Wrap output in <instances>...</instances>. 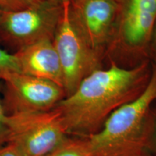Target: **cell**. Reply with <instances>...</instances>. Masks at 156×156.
Wrapping results in <instances>:
<instances>
[{
    "label": "cell",
    "mask_w": 156,
    "mask_h": 156,
    "mask_svg": "<svg viewBox=\"0 0 156 156\" xmlns=\"http://www.w3.org/2000/svg\"><path fill=\"white\" fill-rule=\"evenodd\" d=\"M3 10L4 9L2 8L1 7H0V21H1V19H2V13H3Z\"/></svg>",
    "instance_id": "obj_18"
},
{
    "label": "cell",
    "mask_w": 156,
    "mask_h": 156,
    "mask_svg": "<svg viewBox=\"0 0 156 156\" xmlns=\"http://www.w3.org/2000/svg\"><path fill=\"white\" fill-rule=\"evenodd\" d=\"M5 71L18 72L16 58L14 54H10L0 46V73Z\"/></svg>",
    "instance_id": "obj_11"
},
{
    "label": "cell",
    "mask_w": 156,
    "mask_h": 156,
    "mask_svg": "<svg viewBox=\"0 0 156 156\" xmlns=\"http://www.w3.org/2000/svg\"><path fill=\"white\" fill-rule=\"evenodd\" d=\"M140 156H147V155H145V153H144V154H142V155H140Z\"/></svg>",
    "instance_id": "obj_19"
},
{
    "label": "cell",
    "mask_w": 156,
    "mask_h": 156,
    "mask_svg": "<svg viewBox=\"0 0 156 156\" xmlns=\"http://www.w3.org/2000/svg\"><path fill=\"white\" fill-rule=\"evenodd\" d=\"M5 85L2 103L7 115L48 112L66 97L57 84L15 71L0 73Z\"/></svg>",
    "instance_id": "obj_6"
},
{
    "label": "cell",
    "mask_w": 156,
    "mask_h": 156,
    "mask_svg": "<svg viewBox=\"0 0 156 156\" xmlns=\"http://www.w3.org/2000/svg\"><path fill=\"white\" fill-rule=\"evenodd\" d=\"M2 82L0 80V147L5 145L8 140V129L6 124V114L4 108L2 98L1 96L2 90Z\"/></svg>",
    "instance_id": "obj_13"
},
{
    "label": "cell",
    "mask_w": 156,
    "mask_h": 156,
    "mask_svg": "<svg viewBox=\"0 0 156 156\" xmlns=\"http://www.w3.org/2000/svg\"><path fill=\"white\" fill-rule=\"evenodd\" d=\"M149 49L151 53L152 57L153 58L154 61H155V66H156V22L153 30V34H152L151 41V43H150Z\"/></svg>",
    "instance_id": "obj_16"
},
{
    "label": "cell",
    "mask_w": 156,
    "mask_h": 156,
    "mask_svg": "<svg viewBox=\"0 0 156 156\" xmlns=\"http://www.w3.org/2000/svg\"><path fill=\"white\" fill-rule=\"evenodd\" d=\"M63 5L47 0L18 10H3L0 36L17 48L44 40H53Z\"/></svg>",
    "instance_id": "obj_5"
},
{
    "label": "cell",
    "mask_w": 156,
    "mask_h": 156,
    "mask_svg": "<svg viewBox=\"0 0 156 156\" xmlns=\"http://www.w3.org/2000/svg\"><path fill=\"white\" fill-rule=\"evenodd\" d=\"M156 101V66L146 88L115 110L97 132L85 136L91 156H140L147 149Z\"/></svg>",
    "instance_id": "obj_2"
},
{
    "label": "cell",
    "mask_w": 156,
    "mask_h": 156,
    "mask_svg": "<svg viewBox=\"0 0 156 156\" xmlns=\"http://www.w3.org/2000/svg\"><path fill=\"white\" fill-rule=\"evenodd\" d=\"M114 38L122 51L140 56L149 49L156 22V0H119Z\"/></svg>",
    "instance_id": "obj_8"
},
{
    "label": "cell",
    "mask_w": 156,
    "mask_h": 156,
    "mask_svg": "<svg viewBox=\"0 0 156 156\" xmlns=\"http://www.w3.org/2000/svg\"><path fill=\"white\" fill-rule=\"evenodd\" d=\"M147 149L156 153V114H154L153 123L148 137Z\"/></svg>",
    "instance_id": "obj_14"
},
{
    "label": "cell",
    "mask_w": 156,
    "mask_h": 156,
    "mask_svg": "<svg viewBox=\"0 0 156 156\" xmlns=\"http://www.w3.org/2000/svg\"><path fill=\"white\" fill-rule=\"evenodd\" d=\"M0 156H20L12 146L8 144L0 147Z\"/></svg>",
    "instance_id": "obj_15"
},
{
    "label": "cell",
    "mask_w": 156,
    "mask_h": 156,
    "mask_svg": "<svg viewBox=\"0 0 156 156\" xmlns=\"http://www.w3.org/2000/svg\"><path fill=\"white\" fill-rule=\"evenodd\" d=\"M53 44L59 58L66 97L75 91L87 76L99 69L101 56L94 51L82 34L69 9V1L63 4L62 13Z\"/></svg>",
    "instance_id": "obj_3"
},
{
    "label": "cell",
    "mask_w": 156,
    "mask_h": 156,
    "mask_svg": "<svg viewBox=\"0 0 156 156\" xmlns=\"http://www.w3.org/2000/svg\"><path fill=\"white\" fill-rule=\"evenodd\" d=\"M6 124L7 144L20 156H46L69 136L54 108L7 115Z\"/></svg>",
    "instance_id": "obj_4"
},
{
    "label": "cell",
    "mask_w": 156,
    "mask_h": 156,
    "mask_svg": "<svg viewBox=\"0 0 156 156\" xmlns=\"http://www.w3.org/2000/svg\"><path fill=\"white\" fill-rule=\"evenodd\" d=\"M14 55L19 73L53 82L63 88L62 70L53 40L34 43L17 50Z\"/></svg>",
    "instance_id": "obj_9"
},
{
    "label": "cell",
    "mask_w": 156,
    "mask_h": 156,
    "mask_svg": "<svg viewBox=\"0 0 156 156\" xmlns=\"http://www.w3.org/2000/svg\"><path fill=\"white\" fill-rule=\"evenodd\" d=\"M47 1H49L51 2H53L55 4H58V5H63L64 3L69 2L70 0H47Z\"/></svg>",
    "instance_id": "obj_17"
},
{
    "label": "cell",
    "mask_w": 156,
    "mask_h": 156,
    "mask_svg": "<svg viewBox=\"0 0 156 156\" xmlns=\"http://www.w3.org/2000/svg\"><path fill=\"white\" fill-rule=\"evenodd\" d=\"M41 0H0V7L4 10H18L36 4Z\"/></svg>",
    "instance_id": "obj_12"
},
{
    "label": "cell",
    "mask_w": 156,
    "mask_h": 156,
    "mask_svg": "<svg viewBox=\"0 0 156 156\" xmlns=\"http://www.w3.org/2000/svg\"><path fill=\"white\" fill-rule=\"evenodd\" d=\"M152 71L148 60L129 69L112 61L106 69L90 74L54 108L68 135L87 136L97 132L115 110L143 92Z\"/></svg>",
    "instance_id": "obj_1"
},
{
    "label": "cell",
    "mask_w": 156,
    "mask_h": 156,
    "mask_svg": "<svg viewBox=\"0 0 156 156\" xmlns=\"http://www.w3.org/2000/svg\"><path fill=\"white\" fill-rule=\"evenodd\" d=\"M46 156H91L85 136H69Z\"/></svg>",
    "instance_id": "obj_10"
},
{
    "label": "cell",
    "mask_w": 156,
    "mask_h": 156,
    "mask_svg": "<svg viewBox=\"0 0 156 156\" xmlns=\"http://www.w3.org/2000/svg\"><path fill=\"white\" fill-rule=\"evenodd\" d=\"M119 0H70L72 16L90 48L101 56L114 38Z\"/></svg>",
    "instance_id": "obj_7"
}]
</instances>
